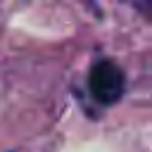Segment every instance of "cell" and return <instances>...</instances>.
I'll return each instance as SVG.
<instances>
[{
	"label": "cell",
	"mask_w": 152,
	"mask_h": 152,
	"mask_svg": "<svg viewBox=\"0 0 152 152\" xmlns=\"http://www.w3.org/2000/svg\"><path fill=\"white\" fill-rule=\"evenodd\" d=\"M135 2H138L142 10H152V0H135Z\"/></svg>",
	"instance_id": "obj_2"
},
{
	"label": "cell",
	"mask_w": 152,
	"mask_h": 152,
	"mask_svg": "<svg viewBox=\"0 0 152 152\" xmlns=\"http://www.w3.org/2000/svg\"><path fill=\"white\" fill-rule=\"evenodd\" d=\"M88 88H90V95L102 102V104H114L121 95H124V74L121 69L109 62V59H102L97 62L93 69H90V76H88Z\"/></svg>",
	"instance_id": "obj_1"
}]
</instances>
